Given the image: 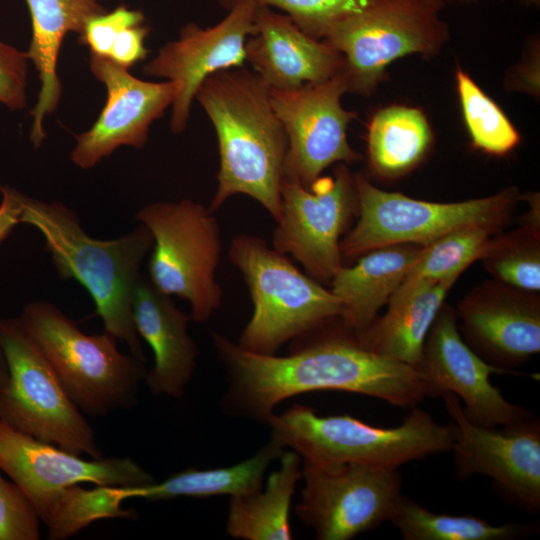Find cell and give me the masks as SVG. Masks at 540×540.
Instances as JSON below:
<instances>
[{
    "label": "cell",
    "mask_w": 540,
    "mask_h": 540,
    "mask_svg": "<svg viewBox=\"0 0 540 540\" xmlns=\"http://www.w3.org/2000/svg\"><path fill=\"white\" fill-rule=\"evenodd\" d=\"M18 320L81 412L105 416L137 404L147 373L145 361L121 353L113 335L84 333L44 300L28 303Z\"/></svg>",
    "instance_id": "cell-6"
},
{
    "label": "cell",
    "mask_w": 540,
    "mask_h": 540,
    "mask_svg": "<svg viewBox=\"0 0 540 540\" xmlns=\"http://www.w3.org/2000/svg\"><path fill=\"white\" fill-rule=\"evenodd\" d=\"M7 376V365L2 352L0 351V388Z\"/></svg>",
    "instance_id": "cell-40"
},
{
    "label": "cell",
    "mask_w": 540,
    "mask_h": 540,
    "mask_svg": "<svg viewBox=\"0 0 540 540\" xmlns=\"http://www.w3.org/2000/svg\"><path fill=\"white\" fill-rule=\"evenodd\" d=\"M354 181L359 219L340 241L341 256L348 259L397 244L427 246L444 234L468 225L499 227L518 198L516 189L509 188L484 198L436 203L384 191L360 174Z\"/></svg>",
    "instance_id": "cell-10"
},
{
    "label": "cell",
    "mask_w": 540,
    "mask_h": 540,
    "mask_svg": "<svg viewBox=\"0 0 540 540\" xmlns=\"http://www.w3.org/2000/svg\"><path fill=\"white\" fill-rule=\"evenodd\" d=\"M284 451L279 443L270 438L253 456L237 464L204 470L189 468L161 482L141 486H111V492L120 503L132 498L158 501L177 497L243 496L262 488L266 470Z\"/></svg>",
    "instance_id": "cell-25"
},
{
    "label": "cell",
    "mask_w": 540,
    "mask_h": 540,
    "mask_svg": "<svg viewBox=\"0 0 540 540\" xmlns=\"http://www.w3.org/2000/svg\"><path fill=\"white\" fill-rule=\"evenodd\" d=\"M28 60L26 52L0 40V103L11 110L26 105Z\"/></svg>",
    "instance_id": "cell-36"
},
{
    "label": "cell",
    "mask_w": 540,
    "mask_h": 540,
    "mask_svg": "<svg viewBox=\"0 0 540 540\" xmlns=\"http://www.w3.org/2000/svg\"><path fill=\"white\" fill-rule=\"evenodd\" d=\"M135 512L121 507L111 495L109 486L83 489L68 487L42 520L49 539H66L91 523L108 518L134 519Z\"/></svg>",
    "instance_id": "cell-31"
},
{
    "label": "cell",
    "mask_w": 540,
    "mask_h": 540,
    "mask_svg": "<svg viewBox=\"0 0 540 540\" xmlns=\"http://www.w3.org/2000/svg\"><path fill=\"white\" fill-rule=\"evenodd\" d=\"M195 98L218 139V184L209 210L215 213L230 197L244 194L277 221L288 141L271 89L255 72L236 67L207 77Z\"/></svg>",
    "instance_id": "cell-2"
},
{
    "label": "cell",
    "mask_w": 540,
    "mask_h": 540,
    "mask_svg": "<svg viewBox=\"0 0 540 540\" xmlns=\"http://www.w3.org/2000/svg\"><path fill=\"white\" fill-rule=\"evenodd\" d=\"M89 63L107 97L91 128L76 136L71 160L82 169L96 166L120 146L143 148L151 124L172 105L177 91L171 81L139 79L108 58L90 54Z\"/></svg>",
    "instance_id": "cell-18"
},
{
    "label": "cell",
    "mask_w": 540,
    "mask_h": 540,
    "mask_svg": "<svg viewBox=\"0 0 540 540\" xmlns=\"http://www.w3.org/2000/svg\"><path fill=\"white\" fill-rule=\"evenodd\" d=\"M498 228L489 224L468 225L423 246L419 258L394 294L424 281L458 278L472 262L481 258L490 236Z\"/></svg>",
    "instance_id": "cell-29"
},
{
    "label": "cell",
    "mask_w": 540,
    "mask_h": 540,
    "mask_svg": "<svg viewBox=\"0 0 540 540\" xmlns=\"http://www.w3.org/2000/svg\"><path fill=\"white\" fill-rule=\"evenodd\" d=\"M20 223L43 235L45 249L61 279H74L91 296L106 332L125 343L130 354L145 361L132 315V296L140 267L153 246L143 224L110 240L89 236L77 214L59 201L46 202L14 190Z\"/></svg>",
    "instance_id": "cell-3"
},
{
    "label": "cell",
    "mask_w": 540,
    "mask_h": 540,
    "mask_svg": "<svg viewBox=\"0 0 540 540\" xmlns=\"http://www.w3.org/2000/svg\"><path fill=\"white\" fill-rule=\"evenodd\" d=\"M211 338L227 374L222 407L230 416L268 425L283 400L322 390L362 394L404 409L428 397L416 368L366 348L344 325L343 332L297 339L304 343L286 356L249 352L217 332Z\"/></svg>",
    "instance_id": "cell-1"
},
{
    "label": "cell",
    "mask_w": 540,
    "mask_h": 540,
    "mask_svg": "<svg viewBox=\"0 0 540 540\" xmlns=\"http://www.w3.org/2000/svg\"><path fill=\"white\" fill-rule=\"evenodd\" d=\"M446 0H374L334 26L323 39L344 58L348 92L373 94L393 61L440 52L449 39L441 18Z\"/></svg>",
    "instance_id": "cell-9"
},
{
    "label": "cell",
    "mask_w": 540,
    "mask_h": 540,
    "mask_svg": "<svg viewBox=\"0 0 540 540\" xmlns=\"http://www.w3.org/2000/svg\"><path fill=\"white\" fill-rule=\"evenodd\" d=\"M457 91L473 146L492 155H505L520 135L500 107L463 70L456 72Z\"/></svg>",
    "instance_id": "cell-30"
},
{
    "label": "cell",
    "mask_w": 540,
    "mask_h": 540,
    "mask_svg": "<svg viewBox=\"0 0 540 540\" xmlns=\"http://www.w3.org/2000/svg\"><path fill=\"white\" fill-rule=\"evenodd\" d=\"M507 82L512 90H521L534 96L539 94V51L534 49Z\"/></svg>",
    "instance_id": "cell-38"
},
{
    "label": "cell",
    "mask_w": 540,
    "mask_h": 540,
    "mask_svg": "<svg viewBox=\"0 0 540 540\" xmlns=\"http://www.w3.org/2000/svg\"><path fill=\"white\" fill-rule=\"evenodd\" d=\"M458 316L467 344L495 367L513 372L540 351V306L535 297L486 289L461 301Z\"/></svg>",
    "instance_id": "cell-20"
},
{
    "label": "cell",
    "mask_w": 540,
    "mask_h": 540,
    "mask_svg": "<svg viewBox=\"0 0 540 540\" xmlns=\"http://www.w3.org/2000/svg\"><path fill=\"white\" fill-rule=\"evenodd\" d=\"M280 467L273 471L264 488L231 497L226 532L244 540H289L292 497L302 478V459L293 450L284 451Z\"/></svg>",
    "instance_id": "cell-26"
},
{
    "label": "cell",
    "mask_w": 540,
    "mask_h": 540,
    "mask_svg": "<svg viewBox=\"0 0 540 540\" xmlns=\"http://www.w3.org/2000/svg\"><path fill=\"white\" fill-rule=\"evenodd\" d=\"M258 7L255 0H237L214 26L203 28L187 23L176 40L164 44L144 65L146 75L165 78L177 87L171 105L173 133H182L186 128L196 92L207 77L243 65L245 43L254 31Z\"/></svg>",
    "instance_id": "cell-17"
},
{
    "label": "cell",
    "mask_w": 540,
    "mask_h": 540,
    "mask_svg": "<svg viewBox=\"0 0 540 540\" xmlns=\"http://www.w3.org/2000/svg\"><path fill=\"white\" fill-rule=\"evenodd\" d=\"M145 24L128 27L121 31L113 42L108 59L129 69L148 55L145 40L150 32Z\"/></svg>",
    "instance_id": "cell-37"
},
{
    "label": "cell",
    "mask_w": 540,
    "mask_h": 540,
    "mask_svg": "<svg viewBox=\"0 0 540 540\" xmlns=\"http://www.w3.org/2000/svg\"><path fill=\"white\" fill-rule=\"evenodd\" d=\"M0 351L7 365L0 420L71 453L102 458L93 428L18 319H0Z\"/></svg>",
    "instance_id": "cell-8"
},
{
    "label": "cell",
    "mask_w": 540,
    "mask_h": 540,
    "mask_svg": "<svg viewBox=\"0 0 540 540\" xmlns=\"http://www.w3.org/2000/svg\"><path fill=\"white\" fill-rule=\"evenodd\" d=\"M227 254L242 274L253 304L237 342L241 348L274 355L285 343L340 319L343 308L338 297L263 238L239 233Z\"/></svg>",
    "instance_id": "cell-5"
},
{
    "label": "cell",
    "mask_w": 540,
    "mask_h": 540,
    "mask_svg": "<svg viewBox=\"0 0 540 540\" xmlns=\"http://www.w3.org/2000/svg\"><path fill=\"white\" fill-rule=\"evenodd\" d=\"M347 92L343 70L321 83L271 89L288 141L284 179L309 187L330 165L361 158L347 139L348 124L356 118L355 112L342 107L341 97Z\"/></svg>",
    "instance_id": "cell-14"
},
{
    "label": "cell",
    "mask_w": 540,
    "mask_h": 540,
    "mask_svg": "<svg viewBox=\"0 0 540 540\" xmlns=\"http://www.w3.org/2000/svg\"><path fill=\"white\" fill-rule=\"evenodd\" d=\"M28 6L32 38L27 56L38 71L41 88L31 111L30 141L39 147L46 138L44 120L59 105L62 84L57 73L61 45L70 32L80 34L86 21L105 8L98 0H25Z\"/></svg>",
    "instance_id": "cell-22"
},
{
    "label": "cell",
    "mask_w": 540,
    "mask_h": 540,
    "mask_svg": "<svg viewBox=\"0 0 540 540\" xmlns=\"http://www.w3.org/2000/svg\"><path fill=\"white\" fill-rule=\"evenodd\" d=\"M2 200L0 203V243L9 235L12 229L20 223L19 206L14 195V189L0 187Z\"/></svg>",
    "instance_id": "cell-39"
},
{
    "label": "cell",
    "mask_w": 540,
    "mask_h": 540,
    "mask_svg": "<svg viewBox=\"0 0 540 540\" xmlns=\"http://www.w3.org/2000/svg\"><path fill=\"white\" fill-rule=\"evenodd\" d=\"M428 397L455 394L466 417L484 427L511 426L533 418L529 409L508 401L490 381L493 373H513L486 362L462 338L456 313L442 306L427 335L416 367Z\"/></svg>",
    "instance_id": "cell-16"
},
{
    "label": "cell",
    "mask_w": 540,
    "mask_h": 540,
    "mask_svg": "<svg viewBox=\"0 0 540 540\" xmlns=\"http://www.w3.org/2000/svg\"><path fill=\"white\" fill-rule=\"evenodd\" d=\"M135 218L153 236L147 263L151 283L187 301L191 320L207 321L223 298L216 275L223 243L214 213L201 203L181 199L149 203Z\"/></svg>",
    "instance_id": "cell-7"
},
{
    "label": "cell",
    "mask_w": 540,
    "mask_h": 540,
    "mask_svg": "<svg viewBox=\"0 0 540 540\" xmlns=\"http://www.w3.org/2000/svg\"><path fill=\"white\" fill-rule=\"evenodd\" d=\"M453 436L455 473L459 481L474 475L491 478L507 501L530 514L540 511V419L511 426L484 427L465 415L459 398L442 395Z\"/></svg>",
    "instance_id": "cell-12"
},
{
    "label": "cell",
    "mask_w": 540,
    "mask_h": 540,
    "mask_svg": "<svg viewBox=\"0 0 540 540\" xmlns=\"http://www.w3.org/2000/svg\"><path fill=\"white\" fill-rule=\"evenodd\" d=\"M487 270L523 291L540 289L538 228L529 226L500 239H490L481 258Z\"/></svg>",
    "instance_id": "cell-32"
},
{
    "label": "cell",
    "mask_w": 540,
    "mask_h": 540,
    "mask_svg": "<svg viewBox=\"0 0 540 540\" xmlns=\"http://www.w3.org/2000/svg\"><path fill=\"white\" fill-rule=\"evenodd\" d=\"M132 315L138 335L154 354V366L147 371L144 382L153 395L181 398L199 354L187 331L190 315L177 307L171 296L159 291L144 273L134 287Z\"/></svg>",
    "instance_id": "cell-21"
},
{
    "label": "cell",
    "mask_w": 540,
    "mask_h": 540,
    "mask_svg": "<svg viewBox=\"0 0 540 540\" xmlns=\"http://www.w3.org/2000/svg\"><path fill=\"white\" fill-rule=\"evenodd\" d=\"M245 61L270 89L282 91L324 82L344 66L335 48L264 5H259L245 43Z\"/></svg>",
    "instance_id": "cell-19"
},
{
    "label": "cell",
    "mask_w": 540,
    "mask_h": 540,
    "mask_svg": "<svg viewBox=\"0 0 540 540\" xmlns=\"http://www.w3.org/2000/svg\"><path fill=\"white\" fill-rule=\"evenodd\" d=\"M270 438L302 461L320 465L347 463L398 469L428 456L451 451V426L431 414L411 408L403 422L392 428L370 425L350 415H318L305 405H294L270 419Z\"/></svg>",
    "instance_id": "cell-4"
},
{
    "label": "cell",
    "mask_w": 540,
    "mask_h": 540,
    "mask_svg": "<svg viewBox=\"0 0 540 540\" xmlns=\"http://www.w3.org/2000/svg\"><path fill=\"white\" fill-rule=\"evenodd\" d=\"M354 206V177L342 163L333 175L319 176L309 187L284 179L272 247L290 254L313 279L330 282L342 266L340 236Z\"/></svg>",
    "instance_id": "cell-13"
},
{
    "label": "cell",
    "mask_w": 540,
    "mask_h": 540,
    "mask_svg": "<svg viewBox=\"0 0 540 540\" xmlns=\"http://www.w3.org/2000/svg\"><path fill=\"white\" fill-rule=\"evenodd\" d=\"M39 520L22 490L0 474V540H38Z\"/></svg>",
    "instance_id": "cell-34"
},
{
    "label": "cell",
    "mask_w": 540,
    "mask_h": 540,
    "mask_svg": "<svg viewBox=\"0 0 540 540\" xmlns=\"http://www.w3.org/2000/svg\"><path fill=\"white\" fill-rule=\"evenodd\" d=\"M0 470L22 490L42 521L68 487L141 486L156 481L128 457L86 460L0 420Z\"/></svg>",
    "instance_id": "cell-15"
},
{
    "label": "cell",
    "mask_w": 540,
    "mask_h": 540,
    "mask_svg": "<svg viewBox=\"0 0 540 540\" xmlns=\"http://www.w3.org/2000/svg\"><path fill=\"white\" fill-rule=\"evenodd\" d=\"M279 8L307 35L323 40L346 18L366 9L374 0H255Z\"/></svg>",
    "instance_id": "cell-33"
},
{
    "label": "cell",
    "mask_w": 540,
    "mask_h": 540,
    "mask_svg": "<svg viewBox=\"0 0 540 540\" xmlns=\"http://www.w3.org/2000/svg\"><path fill=\"white\" fill-rule=\"evenodd\" d=\"M389 522L405 540H514L539 530L538 524L495 526L476 516L435 513L403 494Z\"/></svg>",
    "instance_id": "cell-28"
},
{
    "label": "cell",
    "mask_w": 540,
    "mask_h": 540,
    "mask_svg": "<svg viewBox=\"0 0 540 540\" xmlns=\"http://www.w3.org/2000/svg\"><path fill=\"white\" fill-rule=\"evenodd\" d=\"M422 248L386 246L363 254L351 267L341 266L330 281V290L342 303L341 323L355 334L363 332L402 283Z\"/></svg>",
    "instance_id": "cell-23"
},
{
    "label": "cell",
    "mask_w": 540,
    "mask_h": 540,
    "mask_svg": "<svg viewBox=\"0 0 540 540\" xmlns=\"http://www.w3.org/2000/svg\"><path fill=\"white\" fill-rule=\"evenodd\" d=\"M99 2L106 1V0H98Z\"/></svg>",
    "instance_id": "cell-42"
},
{
    "label": "cell",
    "mask_w": 540,
    "mask_h": 540,
    "mask_svg": "<svg viewBox=\"0 0 540 540\" xmlns=\"http://www.w3.org/2000/svg\"><path fill=\"white\" fill-rule=\"evenodd\" d=\"M432 131L417 108L390 106L377 111L367 130L371 170L382 177H396L414 168L432 144Z\"/></svg>",
    "instance_id": "cell-27"
},
{
    "label": "cell",
    "mask_w": 540,
    "mask_h": 540,
    "mask_svg": "<svg viewBox=\"0 0 540 540\" xmlns=\"http://www.w3.org/2000/svg\"><path fill=\"white\" fill-rule=\"evenodd\" d=\"M304 487L295 512L318 540H349L389 521L402 487L398 469L302 461Z\"/></svg>",
    "instance_id": "cell-11"
},
{
    "label": "cell",
    "mask_w": 540,
    "mask_h": 540,
    "mask_svg": "<svg viewBox=\"0 0 540 540\" xmlns=\"http://www.w3.org/2000/svg\"><path fill=\"white\" fill-rule=\"evenodd\" d=\"M144 22L145 15L141 10L120 5L112 11L90 17L79 34V42L89 48L90 54L108 58L118 34Z\"/></svg>",
    "instance_id": "cell-35"
},
{
    "label": "cell",
    "mask_w": 540,
    "mask_h": 540,
    "mask_svg": "<svg viewBox=\"0 0 540 540\" xmlns=\"http://www.w3.org/2000/svg\"><path fill=\"white\" fill-rule=\"evenodd\" d=\"M219 5L226 10H229L237 0H217Z\"/></svg>",
    "instance_id": "cell-41"
},
{
    "label": "cell",
    "mask_w": 540,
    "mask_h": 540,
    "mask_svg": "<svg viewBox=\"0 0 540 540\" xmlns=\"http://www.w3.org/2000/svg\"><path fill=\"white\" fill-rule=\"evenodd\" d=\"M456 280L424 281L393 294L384 316L355 335L366 348L416 368L429 330Z\"/></svg>",
    "instance_id": "cell-24"
}]
</instances>
